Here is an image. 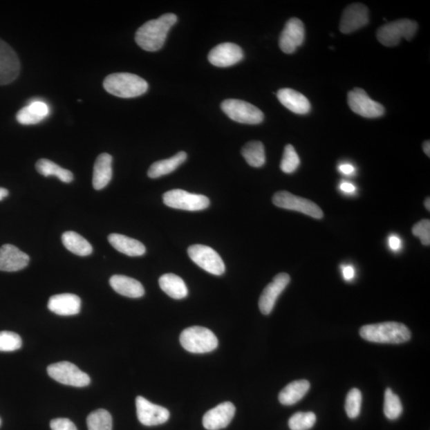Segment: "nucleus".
Returning a JSON list of instances; mask_svg holds the SVG:
<instances>
[{
    "label": "nucleus",
    "instance_id": "obj_11",
    "mask_svg": "<svg viewBox=\"0 0 430 430\" xmlns=\"http://www.w3.org/2000/svg\"><path fill=\"white\" fill-rule=\"evenodd\" d=\"M348 106L359 116L366 118H376L382 116L385 109L381 104L371 99L363 88H355L348 94Z\"/></svg>",
    "mask_w": 430,
    "mask_h": 430
},
{
    "label": "nucleus",
    "instance_id": "obj_16",
    "mask_svg": "<svg viewBox=\"0 0 430 430\" xmlns=\"http://www.w3.org/2000/svg\"><path fill=\"white\" fill-rule=\"evenodd\" d=\"M369 23L368 8L362 3H353L344 10L340 20L339 30L344 34L354 32Z\"/></svg>",
    "mask_w": 430,
    "mask_h": 430
},
{
    "label": "nucleus",
    "instance_id": "obj_40",
    "mask_svg": "<svg viewBox=\"0 0 430 430\" xmlns=\"http://www.w3.org/2000/svg\"><path fill=\"white\" fill-rule=\"evenodd\" d=\"M389 245L391 250L397 251L401 248L402 242L396 235H391L389 238Z\"/></svg>",
    "mask_w": 430,
    "mask_h": 430
},
{
    "label": "nucleus",
    "instance_id": "obj_7",
    "mask_svg": "<svg viewBox=\"0 0 430 430\" xmlns=\"http://www.w3.org/2000/svg\"><path fill=\"white\" fill-rule=\"evenodd\" d=\"M166 206L188 212H199L209 206V199L203 195L192 194L180 189L167 191L162 196Z\"/></svg>",
    "mask_w": 430,
    "mask_h": 430
},
{
    "label": "nucleus",
    "instance_id": "obj_26",
    "mask_svg": "<svg viewBox=\"0 0 430 430\" xmlns=\"http://www.w3.org/2000/svg\"><path fill=\"white\" fill-rule=\"evenodd\" d=\"M310 382L302 380L290 382L279 394V401L284 406H292L301 401L310 389Z\"/></svg>",
    "mask_w": 430,
    "mask_h": 430
},
{
    "label": "nucleus",
    "instance_id": "obj_27",
    "mask_svg": "<svg viewBox=\"0 0 430 430\" xmlns=\"http://www.w3.org/2000/svg\"><path fill=\"white\" fill-rule=\"evenodd\" d=\"M187 155L185 151H180L169 159L156 161L151 165L148 171L149 177L156 179L174 171L186 161Z\"/></svg>",
    "mask_w": 430,
    "mask_h": 430
},
{
    "label": "nucleus",
    "instance_id": "obj_3",
    "mask_svg": "<svg viewBox=\"0 0 430 430\" xmlns=\"http://www.w3.org/2000/svg\"><path fill=\"white\" fill-rule=\"evenodd\" d=\"M103 86L109 93L122 98H133L148 91L149 84L142 77L129 73H115L104 80Z\"/></svg>",
    "mask_w": 430,
    "mask_h": 430
},
{
    "label": "nucleus",
    "instance_id": "obj_41",
    "mask_svg": "<svg viewBox=\"0 0 430 430\" xmlns=\"http://www.w3.org/2000/svg\"><path fill=\"white\" fill-rule=\"evenodd\" d=\"M343 275L346 281L353 280L355 277V270L353 267L350 265L344 267Z\"/></svg>",
    "mask_w": 430,
    "mask_h": 430
},
{
    "label": "nucleus",
    "instance_id": "obj_44",
    "mask_svg": "<svg viewBox=\"0 0 430 430\" xmlns=\"http://www.w3.org/2000/svg\"><path fill=\"white\" fill-rule=\"evenodd\" d=\"M9 191L6 188L0 187V201H2L4 198L8 197Z\"/></svg>",
    "mask_w": 430,
    "mask_h": 430
},
{
    "label": "nucleus",
    "instance_id": "obj_31",
    "mask_svg": "<svg viewBox=\"0 0 430 430\" xmlns=\"http://www.w3.org/2000/svg\"><path fill=\"white\" fill-rule=\"evenodd\" d=\"M242 154L251 167H261L265 164V148L260 141H250L246 144L242 149Z\"/></svg>",
    "mask_w": 430,
    "mask_h": 430
},
{
    "label": "nucleus",
    "instance_id": "obj_25",
    "mask_svg": "<svg viewBox=\"0 0 430 430\" xmlns=\"http://www.w3.org/2000/svg\"><path fill=\"white\" fill-rule=\"evenodd\" d=\"M108 239L113 247L119 251L120 253L130 256H140L145 254V246L138 240L120 234H111L109 236Z\"/></svg>",
    "mask_w": 430,
    "mask_h": 430
},
{
    "label": "nucleus",
    "instance_id": "obj_29",
    "mask_svg": "<svg viewBox=\"0 0 430 430\" xmlns=\"http://www.w3.org/2000/svg\"><path fill=\"white\" fill-rule=\"evenodd\" d=\"M62 241L65 247L73 254L86 256L93 253L91 244L80 234L73 232H65L62 236Z\"/></svg>",
    "mask_w": 430,
    "mask_h": 430
},
{
    "label": "nucleus",
    "instance_id": "obj_20",
    "mask_svg": "<svg viewBox=\"0 0 430 430\" xmlns=\"http://www.w3.org/2000/svg\"><path fill=\"white\" fill-rule=\"evenodd\" d=\"M81 306L80 297L71 293L55 295L48 301L49 310L59 316H75L80 312Z\"/></svg>",
    "mask_w": 430,
    "mask_h": 430
},
{
    "label": "nucleus",
    "instance_id": "obj_42",
    "mask_svg": "<svg viewBox=\"0 0 430 430\" xmlns=\"http://www.w3.org/2000/svg\"><path fill=\"white\" fill-rule=\"evenodd\" d=\"M339 171L342 172L343 174L344 175H350V174H353V173L355 171V169L353 165H348V164H344V165H341L339 167Z\"/></svg>",
    "mask_w": 430,
    "mask_h": 430
},
{
    "label": "nucleus",
    "instance_id": "obj_17",
    "mask_svg": "<svg viewBox=\"0 0 430 430\" xmlns=\"http://www.w3.org/2000/svg\"><path fill=\"white\" fill-rule=\"evenodd\" d=\"M244 54L242 48L237 44L225 43L219 44L209 52L208 60L217 67H229L242 61Z\"/></svg>",
    "mask_w": 430,
    "mask_h": 430
},
{
    "label": "nucleus",
    "instance_id": "obj_30",
    "mask_svg": "<svg viewBox=\"0 0 430 430\" xmlns=\"http://www.w3.org/2000/svg\"><path fill=\"white\" fill-rule=\"evenodd\" d=\"M35 167L39 174L45 177L53 176L65 183H70L73 180V175L71 171L63 169L50 160L41 159L36 162Z\"/></svg>",
    "mask_w": 430,
    "mask_h": 430
},
{
    "label": "nucleus",
    "instance_id": "obj_46",
    "mask_svg": "<svg viewBox=\"0 0 430 430\" xmlns=\"http://www.w3.org/2000/svg\"><path fill=\"white\" fill-rule=\"evenodd\" d=\"M424 207L428 209V212L430 211V198L428 197L426 200H424Z\"/></svg>",
    "mask_w": 430,
    "mask_h": 430
},
{
    "label": "nucleus",
    "instance_id": "obj_6",
    "mask_svg": "<svg viewBox=\"0 0 430 430\" xmlns=\"http://www.w3.org/2000/svg\"><path fill=\"white\" fill-rule=\"evenodd\" d=\"M221 108L230 119L241 124H259L264 120V114L259 108L242 100H225Z\"/></svg>",
    "mask_w": 430,
    "mask_h": 430
},
{
    "label": "nucleus",
    "instance_id": "obj_39",
    "mask_svg": "<svg viewBox=\"0 0 430 430\" xmlns=\"http://www.w3.org/2000/svg\"><path fill=\"white\" fill-rule=\"evenodd\" d=\"M52 430H77L75 424L67 418H57L50 422Z\"/></svg>",
    "mask_w": 430,
    "mask_h": 430
},
{
    "label": "nucleus",
    "instance_id": "obj_1",
    "mask_svg": "<svg viewBox=\"0 0 430 430\" xmlns=\"http://www.w3.org/2000/svg\"><path fill=\"white\" fill-rule=\"evenodd\" d=\"M175 14L162 15L159 19L150 20L136 31V44L146 51L154 52L162 48L167 33L177 22Z\"/></svg>",
    "mask_w": 430,
    "mask_h": 430
},
{
    "label": "nucleus",
    "instance_id": "obj_22",
    "mask_svg": "<svg viewBox=\"0 0 430 430\" xmlns=\"http://www.w3.org/2000/svg\"><path fill=\"white\" fill-rule=\"evenodd\" d=\"M113 157L108 153L98 156L93 167V186L99 191L107 187L113 177Z\"/></svg>",
    "mask_w": 430,
    "mask_h": 430
},
{
    "label": "nucleus",
    "instance_id": "obj_12",
    "mask_svg": "<svg viewBox=\"0 0 430 430\" xmlns=\"http://www.w3.org/2000/svg\"><path fill=\"white\" fill-rule=\"evenodd\" d=\"M135 406L138 420L145 427L159 426L170 418V413L166 408L156 405L142 396L136 398Z\"/></svg>",
    "mask_w": 430,
    "mask_h": 430
},
{
    "label": "nucleus",
    "instance_id": "obj_4",
    "mask_svg": "<svg viewBox=\"0 0 430 430\" xmlns=\"http://www.w3.org/2000/svg\"><path fill=\"white\" fill-rule=\"evenodd\" d=\"M182 347L189 353L202 354L217 348L218 340L211 330L194 326L183 330L180 337Z\"/></svg>",
    "mask_w": 430,
    "mask_h": 430
},
{
    "label": "nucleus",
    "instance_id": "obj_33",
    "mask_svg": "<svg viewBox=\"0 0 430 430\" xmlns=\"http://www.w3.org/2000/svg\"><path fill=\"white\" fill-rule=\"evenodd\" d=\"M384 411L386 417L390 420H396L401 416L403 411L400 397L391 388H387L385 391Z\"/></svg>",
    "mask_w": 430,
    "mask_h": 430
},
{
    "label": "nucleus",
    "instance_id": "obj_10",
    "mask_svg": "<svg viewBox=\"0 0 430 430\" xmlns=\"http://www.w3.org/2000/svg\"><path fill=\"white\" fill-rule=\"evenodd\" d=\"M272 203L278 207L301 212L314 218L324 217L322 209L316 203L288 191L277 192L272 197Z\"/></svg>",
    "mask_w": 430,
    "mask_h": 430
},
{
    "label": "nucleus",
    "instance_id": "obj_21",
    "mask_svg": "<svg viewBox=\"0 0 430 430\" xmlns=\"http://www.w3.org/2000/svg\"><path fill=\"white\" fill-rule=\"evenodd\" d=\"M277 95L283 106L292 113L306 114L310 112L311 104L308 98L301 93L286 88H281L277 92Z\"/></svg>",
    "mask_w": 430,
    "mask_h": 430
},
{
    "label": "nucleus",
    "instance_id": "obj_32",
    "mask_svg": "<svg viewBox=\"0 0 430 430\" xmlns=\"http://www.w3.org/2000/svg\"><path fill=\"white\" fill-rule=\"evenodd\" d=\"M88 430H113L111 414L103 409L92 412L87 418Z\"/></svg>",
    "mask_w": 430,
    "mask_h": 430
},
{
    "label": "nucleus",
    "instance_id": "obj_15",
    "mask_svg": "<svg viewBox=\"0 0 430 430\" xmlns=\"http://www.w3.org/2000/svg\"><path fill=\"white\" fill-rule=\"evenodd\" d=\"M290 276L286 272H281L274 277V280L265 288L259 299V308L262 314L269 315L275 306L277 298L290 284Z\"/></svg>",
    "mask_w": 430,
    "mask_h": 430
},
{
    "label": "nucleus",
    "instance_id": "obj_38",
    "mask_svg": "<svg viewBox=\"0 0 430 430\" xmlns=\"http://www.w3.org/2000/svg\"><path fill=\"white\" fill-rule=\"evenodd\" d=\"M412 233L420 239L424 245H430V221L429 219H422L413 225Z\"/></svg>",
    "mask_w": 430,
    "mask_h": 430
},
{
    "label": "nucleus",
    "instance_id": "obj_37",
    "mask_svg": "<svg viewBox=\"0 0 430 430\" xmlns=\"http://www.w3.org/2000/svg\"><path fill=\"white\" fill-rule=\"evenodd\" d=\"M23 341L17 333L0 332V351H15L22 347Z\"/></svg>",
    "mask_w": 430,
    "mask_h": 430
},
{
    "label": "nucleus",
    "instance_id": "obj_2",
    "mask_svg": "<svg viewBox=\"0 0 430 430\" xmlns=\"http://www.w3.org/2000/svg\"><path fill=\"white\" fill-rule=\"evenodd\" d=\"M359 334L364 339L377 344H400L411 338L410 329L398 322L365 325L360 328Z\"/></svg>",
    "mask_w": 430,
    "mask_h": 430
},
{
    "label": "nucleus",
    "instance_id": "obj_18",
    "mask_svg": "<svg viewBox=\"0 0 430 430\" xmlns=\"http://www.w3.org/2000/svg\"><path fill=\"white\" fill-rule=\"evenodd\" d=\"M236 408L232 402L219 404L205 413L203 418L204 428L208 430H219L228 427L235 415Z\"/></svg>",
    "mask_w": 430,
    "mask_h": 430
},
{
    "label": "nucleus",
    "instance_id": "obj_28",
    "mask_svg": "<svg viewBox=\"0 0 430 430\" xmlns=\"http://www.w3.org/2000/svg\"><path fill=\"white\" fill-rule=\"evenodd\" d=\"M159 284L161 290L167 295L176 300L187 297V287L181 277L173 274H167L160 277Z\"/></svg>",
    "mask_w": 430,
    "mask_h": 430
},
{
    "label": "nucleus",
    "instance_id": "obj_23",
    "mask_svg": "<svg viewBox=\"0 0 430 430\" xmlns=\"http://www.w3.org/2000/svg\"><path fill=\"white\" fill-rule=\"evenodd\" d=\"M50 108L44 102L35 101L20 109L17 115V122L24 125L37 124L49 116Z\"/></svg>",
    "mask_w": 430,
    "mask_h": 430
},
{
    "label": "nucleus",
    "instance_id": "obj_14",
    "mask_svg": "<svg viewBox=\"0 0 430 430\" xmlns=\"http://www.w3.org/2000/svg\"><path fill=\"white\" fill-rule=\"evenodd\" d=\"M305 26L302 21L292 18L288 21L280 36L279 46L286 54H292L305 41Z\"/></svg>",
    "mask_w": 430,
    "mask_h": 430
},
{
    "label": "nucleus",
    "instance_id": "obj_47",
    "mask_svg": "<svg viewBox=\"0 0 430 430\" xmlns=\"http://www.w3.org/2000/svg\"><path fill=\"white\" fill-rule=\"evenodd\" d=\"M0 423H1V421H0Z\"/></svg>",
    "mask_w": 430,
    "mask_h": 430
},
{
    "label": "nucleus",
    "instance_id": "obj_45",
    "mask_svg": "<svg viewBox=\"0 0 430 430\" xmlns=\"http://www.w3.org/2000/svg\"><path fill=\"white\" fill-rule=\"evenodd\" d=\"M423 150L429 157L430 156V142L429 140L424 141L423 144Z\"/></svg>",
    "mask_w": 430,
    "mask_h": 430
},
{
    "label": "nucleus",
    "instance_id": "obj_36",
    "mask_svg": "<svg viewBox=\"0 0 430 430\" xmlns=\"http://www.w3.org/2000/svg\"><path fill=\"white\" fill-rule=\"evenodd\" d=\"M362 402H363V397L357 388H353L348 392L346 398L345 410L350 418L354 419L359 415Z\"/></svg>",
    "mask_w": 430,
    "mask_h": 430
},
{
    "label": "nucleus",
    "instance_id": "obj_5",
    "mask_svg": "<svg viewBox=\"0 0 430 430\" xmlns=\"http://www.w3.org/2000/svg\"><path fill=\"white\" fill-rule=\"evenodd\" d=\"M418 26L415 21L400 19L382 26L377 31V39L385 46H395L402 38L411 40L415 35Z\"/></svg>",
    "mask_w": 430,
    "mask_h": 430
},
{
    "label": "nucleus",
    "instance_id": "obj_35",
    "mask_svg": "<svg viewBox=\"0 0 430 430\" xmlns=\"http://www.w3.org/2000/svg\"><path fill=\"white\" fill-rule=\"evenodd\" d=\"M300 165L301 160L295 147L291 144H287L281 162L280 167L281 171L286 173V174H291V173L297 171Z\"/></svg>",
    "mask_w": 430,
    "mask_h": 430
},
{
    "label": "nucleus",
    "instance_id": "obj_13",
    "mask_svg": "<svg viewBox=\"0 0 430 430\" xmlns=\"http://www.w3.org/2000/svg\"><path fill=\"white\" fill-rule=\"evenodd\" d=\"M20 73V62L15 50L0 39V86L17 80Z\"/></svg>",
    "mask_w": 430,
    "mask_h": 430
},
{
    "label": "nucleus",
    "instance_id": "obj_34",
    "mask_svg": "<svg viewBox=\"0 0 430 430\" xmlns=\"http://www.w3.org/2000/svg\"><path fill=\"white\" fill-rule=\"evenodd\" d=\"M317 416L312 412H298L290 418L288 427L291 430H308L314 427Z\"/></svg>",
    "mask_w": 430,
    "mask_h": 430
},
{
    "label": "nucleus",
    "instance_id": "obj_43",
    "mask_svg": "<svg viewBox=\"0 0 430 430\" xmlns=\"http://www.w3.org/2000/svg\"><path fill=\"white\" fill-rule=\"evenodd\" d=\"M340 190L346 193H353L355 191V187L353 183L344 182L340 185Z\"/></svg>",
    "mask_w": 430,
    "mask_h": 430
},
{
    "label": "nucleus",
    "instance_id": "obj_8",
    "mask_svg": "<svg viewBox=\"0 0 430 430\" xmlns=\"http://www.w3.org/2000/svg\"><path fill=\"white\" fill-rule=\"evenodd\" d=\"M47 373L59 384L84 387L90 385L91 377L70 362H59L47 368Z\"/></svg>",
    "mask_w": 430,
    "mask_h": 430
},
{
    "label": "nucleus",
    "instance_id": "obj_24",
    "mask_svg": "<svg viewBox=\"0 0 430 430\" xmlns=\"http://www.w3.org/2000/svg\"><path fill=\"white\" fill-rule=\"evenodd\" d=\"M109 284L120 295L129 298H140L144 295V288L138 281L123 275H114Z\"/></svg>",
    "mask_w": 430,
    "mask_h": 430
},
{
    "label": "nucleus",
    "instance_id": "obj_19",
    "mask_svg": "<svg viewBox=\"0 0 430 430\" xmlns=\"http://www.w3.org/2000/svg\"><path fill=\"white\" fill-rule=\"evenodd\" d=\"M30 256L17 246L6 244L0 248V271L17 272L27 267Z\"/></svg>",
    "mask_w": 430,
    "mask_h": 430
},
{
    "label": "nucleus",
    "instance_id": "obj_9",
    "mask_svg": "<svg viewBox=\"0 0 430 430\" xmlns=\"http://www.w3.org/2000/svg\"><path fill=\"white\" fill-rule=\"evenodd\" d=\"M187 253L197 265L209 274L216 276L224 274L225 266L221 256L209 246L193 245L188 248Z\"/></svg>",
    "mask_w": 430,
    "mask_h": 430
}]
</instances>
